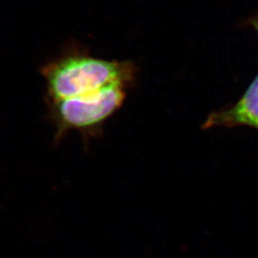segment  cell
I'll return each instance as SVG.
<instances>
[{
    "label": "cell",
    "mask_w": 258,
    "mask_h": 258,
    "mask_svg": "<svg viewBox=\"0 0 258 258\" xmlns=\"http://www.w3.org/2000/svg\"><path fill=\"white\" fill-rule=\"evenodd\" d=\"M137 68L131 61L105 60L86 52L68 50L40 68L45 80V101L83 97L111 86L129 87Z\"/></svg>",
    "instance_id": "cell-1"
},
{
    "label": "cell",
    "mask_w": 258,
    "mask_h": 258,
    "mask_svg": "<svg viewBox=\"0 0 258 258\" xmlns=\"http://www.w3.org/2000/svg\"><path fill=\"white\" fill-rule=\"evenodd\" d=\"M125 86H111L83 97L46 102L49 120L55 126V143L71 131L96 137L103 123L120 109L126 98Z\"/></svg>",
    "instance_id": "cell-2"
},
{
    "label": "cell",
    "mask_w": 258,
    "mask_h": 258,
    "mask_svg": "<svg viewBox=\"0 0 258 258\" xmlns=\"http://www.w3.org/2000/svg\"><path fill=\"white\" fill-rule=\"evenodd\" d=\"M239 125L258 129V75L233 105L212 112L205 120L203 129L235 127Z\"/></svg>",
    "instance_id": "cell-3"
},
{
    "label": "cell",
    "mask_w": 258,
    "mask_h": 258,
    "mask_svg": "<svg viewBox=\"0 0 258 258\" xmlns=\"http://www.w3.org/2000/svg\"><path fill=\"white\" fill-rule=\"evenodd\" d=\"M250 23H251V25H252L253 27L255 28V31L257 32L258 36V17L254 18L253 19H251V20H250Z\"/></svg>",
    "instance_id": "cell-4"
}]
</instances>
